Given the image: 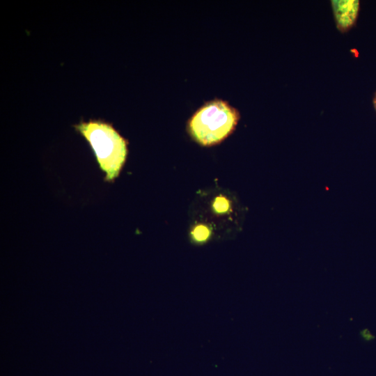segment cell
<instances>
[{"mask_svg":"<svg viewBox=\"0 0 376 376\" xmlns=\"http://www.w3.org/2000/svg\"><path fill=\"white\" fill-rule=\"evenodd\" d=\"M73 127L90 145L100 169L105 173L104 180L113 182L125 163L127 141L104 120H81Z\"/></svg>","mask_w":376,"mask_h":376,"instance_id":"obj_1","label":"cell"},{"mask_svg":"<svg viewBox=\"0 0 376 376\" xmlns=\"http://www.w3.org/2000/svg\"><path fill=\"white\" fill-rule=\"evenodd\" d=\"M238 120L235 109L216 100L201 107L191 118L189 127L193 137L204 146L217 143L229 135Z\"/></svg>","mask_w":376,"mask_h":376,"instance_id":"obj_2","label":"cell"},{"mask_svg":"<svg viewBox=\"0 0 376 376\" xmlns=\"http://www.w3.org/2000/svg\"><path fill=\"white\" fill-rule=\"evenodd\" d=\"M333 8L340 31H345L354 23L358 10L359 1H333Z\"/></svg>","mask_w":376,"mask_h":376,"instance_id":"obj_3","label":"cell"},{"mask_svg":"<svg viewBox=\"0 0 376 376\" xmlns=\"http://www.w3.org/2000/svg\"><path fill=\"white\" fill-rule=\"evenodd\" d=\"M194 235L196 239L203 240L207 237L209 232L205 227L200 226L194 230Z\"/></svg>","mask_w":376,"mask_h":376,"instance_id":"obj_4","label":"cell"},{"mask_svg":"<svg viewBox=\"0 0 376 376\" xmlns=\"http://www.w3.org/2000/svg\"><path fill=\"white\" fill-rule=\"evenodd\" d=\"M218 205H219L220 207L219 208L217 211L223 212V211H225L226 209H227L228 203L224 198H218L217 201L215 202L214 207L215 206L217 207Z\"/></svg>","mask_w":376,"mask_h":376,"instance_id":"obj_5","label":"cell"},{"mask_svg":"<svg viewBox=\"0 0 376 376\" xmlns=\"http://www.w3.org/2000/svg\"><path fill=\"white\" fill-rule=\"evenodd\" d=\"M374 102H375V108H376V95H375V98Z\"/></svg>","mask_w":376,"mask_h":376,"instance_id":"obj_6","label":"cell"}]
</instances>
